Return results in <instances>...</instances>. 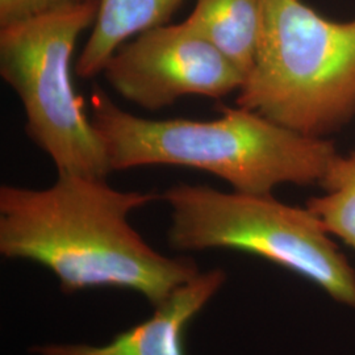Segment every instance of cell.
Here are the masks:
<instances>
[{"label":"cell","mask_w":355,"mask_h":355,"mask_svg":"<svg viewBox=\"0 0 355 355\" xmlns=\"http://www.w3.org/2000/svg\"><path fill=\"white\" fill-rule=\"evenodd\" d=\"M153 192L119 191L104 178L58 174L51 187H0V253L49 268L66 293L114 287L158 306L198 277L191 258L155 252L128 221Z\"/></svg>","instance_id":"cell-1"},{"label":"cell","mask_w":355,"mask_h":355,"mask_svg":"<svg viewBox=\"0 0 355 355\" xmlns=\"http://www.w3.org/2000/svg\"><path fill=\"white\" fill-rule=\"evenodd\" d=\"M89 119L112 171L190 167L246 195H272L286 183L320 184L340 154L331 141L305 136L241 107L224 108L214 120H152L121 110L96 89Z\"/></svg>","instance_id":"cell-2"},{"label":"cell","mask_w":355,"mask_h":355,"mask_svg":"<svg viewBox=\"0 0 355 355\" xmlns=\"http://www.w3.org/2000/svg\"><path fill=\"white\" fill-rule=\"evenodd\" d=\"M237 107L311 137L355 114V19L331 21L302 0H262V28Z\"/></svg>","instance_id":"cell-3"},{"label":"cell","mask_w":355,"mask_h":355,"mask_svg":"<svg viewBox=\"0 0 355 355\" xmlns=\"http://www.w3.org/2000/svg\"><path fill=\"white\" fill-rule=\"evenodd\" d=\"M99 0L0 26V76L20 99L26 136L58 174L107 178L112 168L71 79L79 36L94 26Z\"/></svg>","instance_id":"cell-4"},{"label":"cell","mask_w":355,"mask_h":355,"mask_svg":"<svg viewBox=\"0 0 355 355\" xmlns=\"http://www.w3.org/2000/svg\"><path fill=\"white\" fill-rule=\"evenodd\" d=\"M162 199L171 209L168 242L173 249L255 254L355 308V271L308 208L282 203L272 195L223 192L189 183L170 187Z\"/></svg>","instance_id":"cell-5"},{"label":"cell","mask_w":355,"mask_h":355,"mask_svg":"<svg viewBox=\"0 0 355 355\" xmlns=\"http://www.w3.org/2000/svg\"><path fill=\"white\" fill-rule=\"evenodd\" d=\"M103 74L117 95L149 111L190 95L220 99L239 91L245 79L187 20L153 26L124 42Z\"/></svg>","instance_id":"cell-6"},{"label":"cell","mask_w":355,"mask_h":355,"mask_svg":"<svg viewBox=\"0 0 355 355\" xmlns=\"http://www.w3.org/2000/svg\"><path fill=\"white\" fill-rule=\"evenodd\" d=\"M225 272H200L182 284L152 318L116 336L110 343L45 345L33 349L36 355H186L183 338L187 327L225 282Z\"/></svg>","instance_id":"cell-7"},{"label":"cell","mask_w":355,"mask_h":355,"mask_svg":"<svg viewBox=\"0 0 355 355\" xmlns=\"http://www.w3.org/2000/svg\"><path fill=\"white\" fill-rule=\"evenodd\" d=\"M182 0H99V11L76 64V76L91 79L128 38L166 24Z\"/></svg>","instance_id":"cell-8"},{"label":"cell","mask_w":355,"mask_h":355,"mask_svg":"<svg viewBox=\"0 0 355 355\" xmlns=\"http://www.w3.org/2000/svg\"><path fill=\"white\" fill-rule=\"evenodd\" d=\"M243 76L252 69L262 28V0H196L186 19Z\"/></svg>","instance_id":"cell-9"},{"label":"cell","mask_w":355,"mask_h":355,"mask_svg":"<svg viewBox=\"0 0 355 355\" xmlns=\"http://www.w3.org/2000/svg\"><path fill=\"white\" fill-rule=\"evenodd\" d=\"M320 186L327 193L309 199L306 208L329 234L355 250V152L338 154Z\"/></svg>","instance_id":"cell-10"},{"label":"cell","mask_w":355,"mask_h":355,"mask_svg":"<svg viewBox=\"0 0 355 355\" xmlns=\"http://www.w3.org/2000/svg\"><path fill=\"white\" fill-rule=\"evenodd\" d=\"M89 0H0V26Z\"/></svg>","instance_id":"cell-11"}]
</instances>
